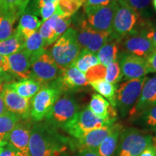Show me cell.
Here are the masks:
<instances>
[{
  "mask_svg": "<svg viewBox=\"0 0 156 156\" xmlns=\"http://www.w3.org/2000/svg\"><path fill=\"white\" fill-rule=\"evenodd\" d=\"M73 139L60 134L46 122H35L29 142L30 156H71Z\"/></svg>",
  "mask_w": 156,
  "mask_h": 156,
  "instance_id": "cell-1",
  "label": "cell"
},
{
  "mask_svg": "<svg viewBox=\"0 0 156 156\" xmlns=\"http://www.w3.org/2000/svg\"><path fill=\"white\" fill-rule=\"evenodd\" d=\"M81 49L76 38L75 30L70 27L48 51L58 67L64 70L73 64Z\"/></svg>",
  "mask_w": 156,
  "mask_h": 156,
  "instance_id": "cell-2",
  "label": "cell"
},
{
  "mask_svg": "<svg viewBox=\"0 0 156 156\" xmlns=\"http://www.w3.org/2000/svg\"><path fill=\"white\" fill-rule=\"evenodd\" d=\"M153 136L138 128L124 129L114 156H140L146 147L153 144Z\"/></svg>",
  "mask_w": 156,
  "mask_h": 156,
  "instance_id": "cell-3",
  "label": "cell"
},
{
  "mask_svg": "<svg viewBox=\"0 0 156 156\" xmlns=\"http://www.w3.org/2000/svg\"><path fill=\"white\" fill-rule=\"evenodd\" d=\"M115 122L98 118L87 106L78 111L75 116L62 127V129L73 139H79L93 129L112 125Z\"/></svg>",
  "mask_w": 156,
  "mask_h": 156,
  "instance_id": "cell-4",
  "label": "cell"
},
{
  "mask_svg": "<svg viewBox=\"0 0 156 156\" xmlns=\"http://www.w3.org/2000/svg\"><path fill=\"white\" fill-rule=\"evenodd\" d=\"M139 20V14L126 2L125 0H117L116 10L109 38L120 41L136 30Z\"/></svg>",
  "mask_w": 156,
  "mask_h": 156,
  "instance_id": "cell-5",
  "label": "cell"
},
{
  "mask_svg": "<svg viewBox=\"0 0 156 156\" xmlns=\"http://www.w3.org/2000/svg\"><path fill=\"white\" fill-rule=\"evenodd\" d=\"M147 77L126 80L118 85L116 93V108L122 118L127 116L141 94Z\"/></svg>",
  "mask_w": 156,
  "mask_h": 156,
  "instance_id": "cell-6",
  "label": "cell"
},
{
  "mask_svg": "<svg viewBox=\"0 0 156 156\" xmlns=\"http://www.w3.org/2000/svg\"><path fill=\"white\" fill-rule=\"evenodd\" d=\"M62 94L54 84L50 83L42 87L30 100V118L34 122L45 119L54 103Z\"/></svg>",
  "mask_w": 156,
  "mask_h": 156,
  "instance_id": "cell-7",
  "label": "cell"
},
{
  "mask_svg": "<svg viewBox=\"0 0 156 156\" xmlns=\"http://www.w3.org/2000/svg\"><path fill=\"white\" fill-rule=\"evenodd\" d=\"M76 38L81 48L96 54L100 48L108 41L111 33L102 32L93 28L85 18L75 19Z\"/></svg>",
  "mask_w": 156,
  "mask_h": 156,
  "instance_id": "cell-8",
  "label": "cell"
},
{
  "mask_svg": "<svg viewBox=\"0 0 156 156\" xmlns=\"http://www.w3.org/2000/svg\"><path fill=\"white\" fill-rule=\"evenodd\" d=\"M80 109L75 98L65 94L59 97L45 118V122L56 129H62L69 122Z\"/></svg>",
  "mask_w": 156,
  "mask_h": 156,
  "instance_id": "cell-9",
  "label": "cell"
},
{
  "mask_svg": "<svg viewBox=\"0 0 156 156\" xmlns=\"http://www.w3.org/2000/svg\"><path fill=\"white\" fill-rule=\"evenodd\" d=\"M62 73V69L58 67L48 50H46L33 62L30 78L45 86L58 79Z\"/></svg>",
  "mask_w": 156,
  "mask_h": 156,
  "instance_id": "cell-10",
  "label": "cell"
},
{
  "mask_svg": "<svg viewBox=\"0 0 156 156\" xmlns=\"http://www.w3.org/2000/svg\"><path fill=\"white\" fill-rule=\"evenodd\" d=\"M116 7L117 0H114L103 7L84 8L85 19L89 25L95 30L111 33Z\"/></svg>",
  "mask_w": 156,
  "mask_h": 156,
  "instance_id": "cell-11",
  "label": "cell"
},
{
  "mask_svg": "<svg viewBox=\"0 0 156 156\" xmlns=\"http://www.w3.org/2000/svg\"><path fill=\"white\" fill-rule=\"evenodd\" d=\"M121 51L146 58L156 49L141 30H135L119 41Z\"/></svg>",
  "mask_w": 156,
  "mask_h": 156,
  "instance_id": "cell-12",
  "label": "cell"
},
{
  "mask_svg": "<svg viewBox=\"0 0 156 156\" xmlns=\"http://www.w3.org/2000/svg\"><path fill=\"white\" fill-rule=\"evenodd\" d=\"M117 60L122 71V80H124L139 79L145 77L148 73L145 58L120 51Z\"/></svg>",
  "mask_w": 156,
  "mask_h": 156,
  "instance_id": "cell-13",
  "label": "cell"
},
{
  "mask_svg": "<svg viewBox=\"0 0 156 156\" xmlns=\"http://www.w3.org/2000/svg\"><path fill=\"white\" fill-rule=\"evenodd\" d=\"M63 93L77 92L89 85L85 74L73 65L62 70V75L53 83Z\"/></svg>",
  "mask_w": 156,
  "mask_h": 156,
  "instance_id": "cell-14",
  "label": "cell"
},
{
  "mask_svg": "<svg viewBox=\"0 0 156 156\" xmlns=\"http://www.w3.org/2000/svg\"><path fill=\"white\" fill-rule=\"evenodd\" d=\"M1 93L7 112L16 114L22 119L30 118V99L21 97L10 88L7 83L3 85Z\"/></svg>",
  "mask_w": 156,
  "mask_h": 156,
  "instance_id": "cell-15",
  "label": "cell"
},
{
  "mask_svg": "<svg viewBox=\"0 0 156 156\" xmlns=\"http://www.w3.org/2000/svg\"><path fill=\"white\" fill-rule=\"evenodd\" d=\"M34 124L30 117L21 118L9 134L8 143L19 152L29 153V142Z\"/></svg>",
  "mask_w": 156,
  "mask_h": 156,
  "instance_id": "cell-16",
  "label": "cell"
},
{
  "mask_svg": "<svg viewBox=\"0 0 156 156\" xmlns=\"http://www.w3.org/2000/svg\"><path fill=\"white\" fill-rule=\"evenodd\" d=\"M7 58L9 63L8 74H10L19 80L30 77L32 59L30 56L23 48Z\"/></svg>",
  "mask_w": 156,
  "mask_h": 156,
  "instance_id": "cell-17",
  "label": "cell"
},
{
  "mask_svg": "<svg viewBox=\"0 0 156 156\" xmlns=\"http://www.w3.org/2000/svg\"><path fill=\"white\" fill-rule=\"evenodd\" d=\"M114 124L95 129L84 134L79 139H73V146L75 151L83 150H94L101 145L103 140L112 132Z\"/></svg>",
  "mask_w": 156,
  "mask_h": 156,
  "instance_id": "cell-18",
  "label": "cell"
},
{
  "mask_svg": "<svg viewBox=\"0 0 156 156\" xmlns=\"http://www.w3.org/2000/svg\"><path fill=\"white\" fill-rule=\"evenodd\" d=\"M154 106H156V76L147 78L139 99L128 116L130 119Z\"/></svg>",
  "mask_w": 156,
  "mask_h": 156,
  "instance_id": "cell-19",
  "label": "cell"
},
{
  "mask_svg": "<svg viewBox=\"0 0 156 156\" xmlns=\"http://www.w3.org/2000/svg\"><path fill=\"white\" fill-rule=\"evenodd\" d=\"M88 108L94 115L103 120L116 122L117 117V109L110 104L101 95L94 93L92 95Z\"/></svg>",
  "mask_w": 156,
  "mask_h": 156,
  "instance_id": "cell-20",
  "label": "cell"
},
{
  "mask_svg": "<svg viewBox=\"0 0 156 156\" xmlns=\"http://www.w3.org/2000/svg\"><path fill=\"white\" fill-rule=\"evenodd\" d=\"M124 126L120 123L115 122L112 132L103 140L101 145L95 149L98 156H114L118 145L120 134Z\"/></svg>",
  "mask_w": 156,
  "mask_h": 156,
  "instance_id": "cell-21",
  "label": "cell"
},
{
  "mask_svg": "<svg viewBox=\"0 0 156 156\" xmlns=\"http://www.w3.org/2000/svg\"><path fill=\"white\" fill-rule=\"evenodd\" d=\"M42 23L41 20L39 19L37 15L25 9L20 16L16 30L25 40L31 35L38 31Z\"/></svg>",
  "mask_w": 156,
  "mask_h": 156,
  "instance_id": "cell-22",
  "label": "cell"
},
{
  "mask_svg": "<svg viewBox=\"0 0 156 156\" xmlns=\"http://www.w3.org/2000/svg\"><path fill=\"white\" fill-rule=\"evenodd\" d=\"M7 84L21 97L30 100L44 87L42 84L30 78L17 82H11Z\"/></svg>",
  "mask_w": 156,
  "mask_h": 156,
  "instance_id": "cell-23",
  "label": "cell"
},
{
  "mask_svg": "<svg viewBox=\"0 0 156 156\" xmlns=\"http://www.w3.org/2000/svg\"><path fill=\"white\" fill-rule=\"evenodd\" d=\"M120 53L119 41L116 39H108V41L98 51L96 56L100 64L106 66L116 61Z\"/></svg>",
  "mask_w": 156,
  "mask_h": 156,
  "instance_id": "cell-24",
  "label": "cell"
},
{
  "mask_svg": "<svg viewBox=\"0 0 156 156\" xmlns=\"http://www.w3.org/2000/svg\"><path fill=\"white\" fill-rule=\"evenodd\" d=\"M130 120L134 124L143 129L144 131L156 133V106L146 109L130 118Z\"/></svg>",
  "mask_w": 156,
  "mask_h": 156,
  "instance_id": "cell-25",
  "label": "cell"
},
{
  "mask_svg": "<svg viewBox=\"0 0 156 156\" xmlns=\"http://www.w3.org/2000/svg\"><path fill=\"white\" fill-rule=\"evenodd\" d=\"M24 41V39L15 29L10 36L0 41V55L8 57L19 51L23 48Z\"/></svg>",
  "mask_w": 156,
  "mask_h": 156,
  "instance_id": "cell-26",
  "label": "cell"
},
{
  "mask_svg": "<svg viewBox=\"0 0 156 156\" xmlns=\"http://www.w3.org/2000/svg\"><path fill=\"white\" fill-rule=\"evenodd\" d=\"M20 119L19 116L9 112L0 116V147L8 143L9 134Z\"/></svg>",
  "mask_w": 156,
  "mask_h": 156,
  "instance_id": "cell-27",
  "label": "cell"
},
{
  "mask_svg": "<svg viewBox=\"0 0 156 156\" xmlns=\"http://www.w3.org/2000/svg\"><path fill=\"white\" fill-rule=\"evenodd\" d=\"M23 49L30 56L32 64L46 50L44 46V41L39 34L38 31L25 39L23 45Z\"/></svg>",
  "mask_w": 156,
  "mask_h": 156,
  "instance_id": "cell-28",
  "label": "cell"
},
{
  "mask_svg": "<svg viewBox=\"0 0 156 156\" xmlns=\"http://www.w3.org/2000/svg\"><path fill=\"white\" fill-rule=\"evenodd\" d=\"M18 18L15 13L0 6V41L5 40L13 33V26Z\"/></svg>",
  "mask_w": 156,
  "mask_h": 156,
  "instance_id": "cell-29",
  "label": "cell"
},
{
  "mask_svg": "<svg viewBox=\"0 0 156 156\" xmlns=\"http://www.w3.org/2000/svg\"><path fill=\"white\" fill-rule=\"evenodd\" d=\"M93 89L101 96L106 98L111 105L116 107V93L118 85L109 83L104 80H98L89 83Z\"/></svg>",
  "mask_w": 156,
  "mask_h": 156,
  "instance_id": "cell-30",
  "label": "cell"
},
{
  "mask_svg": "<svg viewBox=\"0 0 156 156\" xmlns=\"http://www.w3.org/2000/svg\"><path fill=\"white\" fill-rule=\"evenodd\" d=\"M98 64H100V62L98 59L96 54L82 48L77 57L72 65L77 68L83 73L85 74L90 68L94 67Z\"/></svg>",
  "mask_w": 156,
  "mask_h": 156,
  "instance_id": "cell-31",
  "label": "cell"
},
{
  "mask_svg": "<svg viewBox=\"0 0 156 156\" xmlns=\"http://www.w3.org/2000/svg\"><path fill=\"white\" fill-rule=\"evenodd\" d=\"M56 17V14L52 15L46 22L42 23L41 26L38 30V33L44 41V46L46 48L54 44L58 39L54 30Z\"/></svg>",
  "mask_w": 156,
  "mask_h": 156,
  "instance_id": "cell-32",
  "label": "cell"
},
{
  "mask_svg": "<svg viewBox=\"0 0 156 156\" xmlns=\"http://www.w3.org/2000/svg\"><path fill=\"white\" fill-rule=\"evenodd\" d=\"M83 5V0H58L55 13L62 17H72Z\"/></svg>",
  "mask_w": 156,
  "mask_h": 156,
  "instance_id": "cell-33",
  "label": "cell"
},
{
  "mask_svg": "<svg viewBox=\"0 0 156 156\" xmlns=\"http://www.w3.org/2000/svg\"><path fill=\"white\" fill-rule=\"evenodd\" d=\"M104 80L115 85L122 80V74L118 60H116L106 66Z\"/></svg>",
  "mask_w": 156,
  "mask_h": 156,
  "instance_id": "cell-34",
  "label": "cell"
},
{
  "mask_svg": "<svg viewBox=\"0 0 156 156\" xmlns=\"http://www.w3.org/2000/svg\"><path fill=\"white\" fill-rule=\"evenodd\" d=\"M106 66H103L101 64H98L94 67L90 68L87 71V73L85 74V75L86 77L87 82L90 83L92 82L104 80L105 76H106Z\"/></svg>",
  "mask_w": 156,
  "mask_h": 156,
  "instance_id": "cell-35",
  "label": "cell"
},
{
  "mask_svg": "<svg viewBox=\"0 0 156 156\" xmlns=\"http://www.w3.org/2000/svg\"><path fill=\"white\" fill-rule=\"evenodd\" d=\"M2 7L20 17L26 9L25 0H2Z\"/></svg>",
  "mask_w": 156,
  "mask_h": 156,
  "instance_id": "cell-36",
  "label": "cell"
},
{
  "mask_svg": "<svg viewBox=\"0 0 156 156\" xmlns=\"http://www.w3.org/2000/svg\"><path fill=\"white\" fill-rule=\"evenodd\" d=\"M56 15L54 30L57 38L62 36L68 28H70V25L73 22L72 17H62L55 13Z\"/></svg>",
  "mask_w": 156,
  "mask_h": 156,
  "instance_id": "cell-37",
  "label": "cell"
},
{
  "mask_svg": "<svg viewBox=\"0 0 156 156\" xmlns=\"http://www.w3.org/2000/svg\"><path fill=\"white\" fill-rule=\"evenodd\" d=\"M125 1L140 16L141 15L146 14L147 12L151 0H125Z\"/></svg>",
  "mask_w": 156,
  "mask_h": 156,
  "instance_id": "cell-38",
  "label": "cell"
},
{
  "mask_svg": "<svg viewBox=\"0 0 156 156\" xmlns=\"http://www.w3.org/2000/svg\"><path fill=\"white\" fill-rule=\"evenodd\" d=\"M56 4H57V1L55 2L46 4V5L42 6L37 12V15L41 17L43 23L46 22L52 15L55 14L56 10Z\"/></svg>",
  "mask_w": 156,
  "mask_h": 156,
  "instance_id": "cell-39",
  "label": "cell"
},
{
  "mask_svg": "<svg viewBox=\"0 0 156 156\" xmlns=\"http://www.w3.org/2000/svg\"><path fill=\"white\" fill-rule=\"evenodd\" d=\"M58 0H33L32 2H30L28 5L27 6L26 10H28L33 12L34 14L37 15V12L42 6H44L46 4L55 2ZM38 16V15H37Z\"/></svg>",
  "mask_w": 156,
  "mask_h": 156,
  "instance_id": "cell-40",
  "label": "cell"
},
{
  "mask_svg": "<svg viewBox=\"0 0 156 156\" xmlns=\"http://www.w3.org/2000/svg\"><path fill=\"white\" fill-rule=\"evenodd\" d=\"M142 33L145 34V36L149 39L153 44L156 48V26L150 24V25H145L144 28H142L141 30Z\"/></svg>",
  "mask_w": 156,
  "mask_h": 156,
  "instance_id": "cell-41",
  "label": "cell"
},
{
  "mask_svg": "<svg viewBox=\"0 0 156 156\" xmlns=\"http://www.w3.org/2000/svg\"><path fill=\"white\" fill-rule=\"evenodd\" d=\"M114 0H83L84 8H93L108 5Z\"/></svg>",
  "mask_w": 156,
  "mask_h": 156,
  "instance_id": "cell-42",
  "label": "cell"
},
{
  "mask_svg": "<svg viewBox=\"0 0 156 156\" xmlns=\"http://www.w3.org/2000/svg\"><path fill=\"white\" fill-rule=\"evenodd\" d=\"M19 151L9 143L0 147V156H18Z\"/></svg>",
  "mask_w": 156,
  "mask_h": 156,
  "instance_id": "cell-43",
  "label": "cell"
},
{
  "mask_svg": "<svg viewBox=\"0 0 156 156\" xmlns=\"http://www.w3.org/2000/svg\"><path fill=\"white\" fill-rule=\"evenodd\" d=\"M145 60L148 73H156V49L154 50L149 56H147Z\"/></svg>",
  "mask_w": 156,
  "mask_h": 156,
  "instance_id": "cell-44",
  "label": "cell"
},
{
  "mask_svg": "<svg viewBox=\"0 0 156 156\" xmlns=\"http://www.w3.org/2000/svg\"><path fill=\"white\" fill-rule=\"evenodd\" d=\"M9 71V63L8 58L7 56H2L0 55V73H8Z\"/></svg>",
  "mask_w": 156,
  "mask_h": 156,
  "instance_id": "cell-45",
  "label": "cell"
},
{
  "mask_svg": "<svg viewBox=\"0 0 156 156\" xmlns=\"http://www.w3.org/2000/svg\"><path fill=\"white\" fill-rule=\"evenodd\" d=\"M140 156H156V147L152 144L142 152Z\"/></svg>",
  "mask_w": 156,
  "mask_h": 156,
  "instance_id": "cell-46",
  "label": "cell"
},
{
  "mask_svg": "<svg viewBox=\"0 0 156 156\" xmlns=\"http://www.w3.org/2000/svg\"><path fill=\"white\" fill-rule=\"evenodd\" d=\"M73 156H98L94 150H83V151H77Z\"/></svg>",
  "mask_w": 156,
  "mask_h": 156,
  "instance_id": "cell-47",
  "label": "cell"
},
{
  "mask_svg": "<svg viewBox=\"0 0 156 156\" xmlns=\"http://www.w3.org/2000/svg\"><path fill=\"white\" fill-rule=\"evenodd\" d=\"M9 78H10V76L9 75L8 73H4V72L0 73V90L2 88L3 85L5 84V82H7V80H9Z\"/></svg>",
  "mask_w": 156,
  "mask_h": 156,
  "instance_id": "cell-48",
  "label": "cell"
},
{
  "mask_svg": "<svg viewBox=\"0 0 156 156\" xmlns=\"http://www.w3.org/2000/svg\"><path fill=\"white\" fill-rule=\"evenodd\" d=\"M1 90H0V116L5 114V112H7V108H6V106L5 105V102H4L2 95Z\"/></svg>",
  "mask_w": 156,
  "mask_h": 156,
  "instance_id": "cell-49",
  "label": "cell"
},
{
  "mask_svg": "<svg viewBox=\"0 0 156 156\" xmlns=\"http://www.w3.org/2000/svg\"><path fill=\"white\" fill-rule=\"evenodd\" d=\"M18 156H30L29 153H21V152H19Z\"/></svg>",
  "mask_w": 156,
  "mask_h": 156,
  "instance_id": "cell-50",
  "label": "cell"
},
{
  "mask_svg": "<svg viewBox=\"0 0 156 156\" xmlns=\"http://www.w3.org/2000/svg\"><path fill=\"white\" fill-rule=\"evenodd\" d=\"M152 3H153V6L156 11V0H152Z\"/></svg>",
  "mask_w": 156,
  "mask_h": 156,
  "instance_id": "cell-51",
  "label": "cell"
},
{
  "mask_svg": "<svg viewBox=\"0 0 156 156\" xmlns=\"http://www.w3.org/2000/svg\"><path fill=\"white\" fill-rule=\"evenodd\" d=\"M30 2V0H25V5L26 6V7H27V6L28 5V4Z\"/></svg>",
  "mask_w": 156,
  "mask_h": 156,
  "instance_id": "cell-52",
  "label": "cell"
},
{
  "mask_svg": "<svg viewBox=\"0 0 156 156\" xmlns=\"http://www.w3.org/2000/svg\"><path fill=\"white\" fill-rule=\"evenodd\" d=\"M0 6H2V0H0Z\"/></svg>",
  "mask_w": 156,
  "mask_h": 156,
  "instance_id": "cell-53",
  "label": "cell"
}]
</instances>
